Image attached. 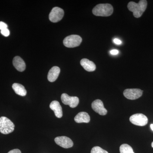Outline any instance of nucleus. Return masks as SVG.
Wrapping results in <instances>:
<instances>
[{"label":"nucleus","instance_id":"nucleus-22","mask_svg":"<svg viewBox=\"0 0 153 153\" xmlns=\"http://www.w3.org/2000/svg\"><path fill=\"white\" fill-rule=\"evenodd\" d=\"M8 153H22V152L20 150L18 149H15L10 151Z\"/></svg>","mask_w":153,"mask_h":153},{"label":"nucleus","instance_id":"nucleus-1","mask_svg":"<svg viewBox=\"0 0 153 153\" xmlns=\"http://www.w3.org/2000/svg\"><path fill=\"white\" fill-rule=\"evenodd\" d=\"M128 8L133 13L134 17L140 18L146 9L147 7V1L141 0L138 3L131 1L128 4Z\"/></svg>","mask_w":153,"mask_h":153},{"label":"nucleus","instance_id":"nucleus-15","mask_svg":"<svg viewBox=\"0 0 153 153\" xmlns=\"http://www.w3.org/2000/svg\"><path fill=\"white\" fill-rule=\"evenodd\" d=\"M74 120L77 123H88L90 122V117L87 113L80 112L76 114L74 117Z\"/></svg>","mask_w":153,"mask_h":153},{"label":"nucleus","instance_id":"nucleus-14","mask_svg":"<svg viewBox=\"0 0 153 153\" xmlns=\"http://www.w3.org/2000/svg\"><path fill=\"white\" fill-rule=\"evenodd\" d=\"M80 64L85 70L89 72L95 71L96 68L94 63L86 58L82 59L80 61Z\"/></svg>","mask_w":153,"mask_h":153},{"label":"nucleus","instance_id":"nucleus-17","mask_svg":"<svg viewBox=\"0 0 153 153\" xmlns=\"http://www.w3.org/2000/svg\"><path fill=\"white\" fill-rule=\"evenodd\" d=\"M120 153H134L132 148L129 145L123 144L120 148Z\"/></svg>","mask_w":153,"mask_h":153},{"label":"nucleus","instance_id":"nucleus-24","mask_svg":"<svg viewBox=\"0 0 153 153\" xmlns=\"http://www.w3.org/2000/svg\"><path fill=\"white\" fill-rule=\"evenodd\" d=\"M151 128L153 131V124H151L150 125Z\"/></svg>","mask_w":153,"mask_h":153},{"label":"nucleus","instance_id":"nucleus-5","mask_svg":"<svg viewBox=\"0 0 153 153\" xmlns=\"http://www.w3.org/2000/svg\"><path fill=\"white\" fill-rule=\"evenodd\" d=\"M129 120L134 125L140 126H146L148 123L147 117L142 114H136L132 115L130 117Z\"/></svg>","mask_w":153,"mask_h":153},{"label":"nucleus","instance_id":"nucleus-4","mask_svg":"<svg viewBox=\"0 0 153 153\" xmlns=\"http://www.w3.org/2000/svg\"><path fill=\"white\" fill-rule=\"evenodd\" d=\"M82 39L78 35H73L67 36L64 38L63 43L68 48H74L78 47L81 44Z\"/></svg>","mask_w":153,"mask_h":153},{"label":"nucleus","instance_id":"nucleus-21","mask_svg":"<svg viewBox=\"0 0 153 153\" xmlns=\"http://www.w3.org/2000/svg\"><path fill=\"white\" fill-rule=\"evenodd\" d=\"M111 54L112 55H116L119 53L118 50H117V49H113V50H111L110 52Z\"/></svg>","mask_w":153,"mask_h":153},{"label":"nucleus","instance_id":"nucleus-9","mask_svg":"<svg viewBox=\"0 0 153 153\" xmlns=\"http://www.w3.org/2000/svg\"><path fill=\"white\" fill-rule=\"evenodd\" d=\"M55 142L61 147L68 149L72 147L73 143L71 139L66 136L58 137L55 138Z\"/></svg>","mask_w":153,"mask_h":153},{"label":"nucleus","instance_id":"nucleus-25","mask_svg":"<svg viewBox=\"0 0 153 153\" xmlns=\"http://www.w3.org/2000/svg\"><path fill=\"white\" fill-rule=\"evenodd\" d=\"M152 148H153V142L152 143Z\"/></svg>","mask_w":153,"mask_h":153},{"label":"nucleus","instance_id":"nucleus-8","mask_svg":"<svg viewBox=\"0 0 153 153\" xmlns=\"http://www.w3.org/2000/svg\"><path fill=\"white\" fill-rule=\"evenodd\" d=\"M143 93V91L140 89L129 88L124 90L123 94L126 98L129 100H134L141 97Z\"/></svg>","mask_w":153,"mask_h":153},{"label":"nucleus","instance_id":"nucleus-10","mask_svg":"<svg viewBox=\"0 0 153 153\" xmlns=\"http://www.w3.org/2000/svg\"><path fill=\"white\" fill-rule=\"evenodd\" d=\"M91 107L94 111L101 115H105L107 113V110L105 108L103 102L100 100L94 101L91 104Z\"/></svg>","mask_w":153,"mask_h":153},{"label":"nucleus","instance_id":"nucleus-7","mask_svg":"<svg viewBox=\"0 0 153 153\" xmlns=\"http://www.w3.org/2000/svg\"><path fill=\"white\" fill-rule=\"evenodd\" d=\"M61 99L63 104L68 105L71 108H74L77 106L79 99L77 97L69 96L67 94L63 93L61 95Z\"/></svg>","mask_w":153,"mask_h":153},{"label":"nucleus","instance_id":"nucleus-11","mask_svg":"<svg viewBox=\"0 0 153 153\" xmlns=\"http://www.w3.org/2000/svg\"><path fill=\"white\" fill-rule=\"evenodd\" d=\"M50 108L54 111L55 116L57 118H61L63 116V111L59 102L54 100L50 104Z\"/></svg>","mask_w":153,"mask_h":153},{"label":"nucleus","instance_id":"nucleus-19","mask_svg":"<svg viewBox=\"0 0 153 153\" xmlns=\"http://www.w3.org/2000/svg\"><path fill=\"white\" fill-rule=\"evenodd\" d=\"M1 33L3 36H5V37H8V36H10V31H9V30L7 28L4 29V30H1Z\"/></svg>","mask_w":153,"mask_h":153},{"label":"nucleus","instance_id":"nucleus-6","mask_svg":"<svg viewBox=\"0 0 153 153\" xmlns=\"http://www.w3.org/2000/svg\"><path fill=\"white\" fill-rule=\"evenodd\" d=\"M63 9L58 7H55L52 9L49 15V20L53 23H57L62 20L64 16Z\"/></svg>","mask_w":153,"mask_h":153},{"label":"nucleus","instance_id":"nucleus-13","mask_svg":"<svg viewBox=\"0 0 153 153\" xmlns=\"http://www.w3.org/2000/svg\"><path fill=\"white\" fill-rule=\"evenodd\" d=\"M60 71V68L59 67L56 66L52 67L50 69L48 73V76H47L48 80L51 82L55 81L58 78Z\"/></svg>","mask_w":153,"mask_h":153},{"label":"nucleus","instance_id":"nucleus-3","mask_svg":"<svg viewBox=\"0 0 153 153\" xmlns=\"http://www.w3.org/2000/svg\"><path fill=\"white\" fill-rule=\"evenodd\" d=\"M15 125L8 118L5 117H0V132L7 134L14 131Z\"/></svg>","mask_w":153,"mask_h":153},{"label":"nucleus","instance_id":"nucleus-12","mask_svg":"<svg viewBox=\"0 0 153 153\" xmlns=\"http://www.w3.org/2000/svg\"><path fill=\"white\" fill-rule=\"evenodd\" d=\"M13 64L18 71H23L26 69V64L24 60L19 56H16L13 60Z\"/></svg>","mask_w":153,"mask_h":153},{"label":"nucleus","instance_id":"nucleus-20","mask_svg":"<svg viewBox=\"0 0 153 153\" xmlns=\"http://www.w3.org/2000/svg\"><path fill=\"white\" fill-rule=\"evenodd\" d=\"M8 26L6 23L0 22V30H2L7 28Z\"/></svg>","mask_w":153,"mask_h":153},{"label":"nucleus","instance_id":"nucleus-18","mask_svg":"<svg viewBox=\"0 0 153 153\" xmlns=\"http://www.w3.org/2000/svg\"><path fill=\"white\" fill-rule=\"evenodd\" d=\"M91 153H108V152L102 149L100 147L95 146L92 148Z\"/></svg>","mask_w":153,"mask_h":153},{"label":"nucleus","instance_id":"nucleus-16","mask_svg":"<svg viewBox=\"0 0 153 153\" xmlns=\"http://www.w3.org/2000/svg\"><path fill=\"white\" fill-rule=\"evenodd\" d=\"M13 89L15 93L21 96H25L27 94V91L24 86L18 83H14L12 85Z\"/></svg>","mask_w":153,"mask_h":153},{"label":"nucleus","instance_id":"nucleus-2","mask_svg":"<svg viewBox=\"0 0 153 153\" xmlns=\"http://www.w3.org/2000/svg\"><path fill=\"white\" fill-rule=\"evenodd\" d=\"M113 13V7L109 4H99L94 8L92 13L97 16L108 17Z\"/></svg>","mask_w":153,"mask_h":153},{"label":"nucleus","instance_id":"nucleus-23","mask_svg":"<svg viewBox=\"0 0 153 153\" xmlns=\"http://www.w3.org/2000/svg\"><path fill=\"white\" fill-rule=\"evenodd\" d=\"M114 43L116 44H117V45H120V44H122V41H120L119 39H114V40H113Z\"/></svg>","mask_w":153,"mask_h":153}]
</instances>
